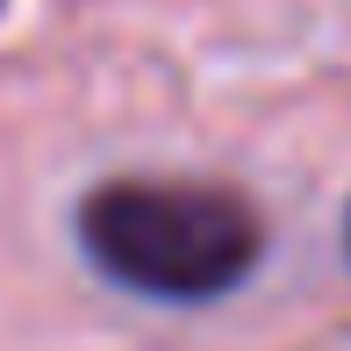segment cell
<instances>
[{"label": "cell", "mask_w": 351, "mask_h": 351, "mask_svg": "<svg viewBox=\"0 0 351 351\" xmlns=\"http://www.w3.org/2000/svg\"><path fill=\"white\" fill-rule=\"evenodd\" d=\"M79 244L115 287L151 301H215L258 265V215L194 180H108L79 201Z\"/></svg>", "instance_id": "1"}, {"label": "cell", "mask_w": 351, "mask_h": 351, "mask_svg": "<svg viewBox=\"0 0 351 351\" xmlns=\"http://www.w3.org/2000/svg\"><path fill=\"white\" fill-rule=\"evenodd\" d=\"M344 244H351V215H344Z\"/></svg>", "instance_id": "2"}]
</instances>
